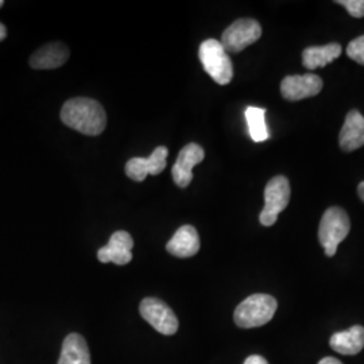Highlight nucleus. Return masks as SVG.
<instances>
[{"mask_svg": "<svg viewBox=\"0 0 364 364\" xmlns=\"http://www.w3.org/2000/svg\"><path fill=\"white\" fill-rule=\"evenodd\" d=\"M69 58V49L61 42H52L30 57V66L33 69H55L64 65Z\"/></svg>", "mask_w": 364, "mask_h": 364, "instance_id": "14", "label": "nucleus"}, {"mask_svg": "<svg viewBox=\"0 0 364 364\" xmlns=\"http://www.w3.org/2000/svg\"><path fill=\"white\" fill-rule=\"evenodd\" d=\"M323 90V80L317 75L287 76L281 82V93L289 102H299L318 95Z\"/></svg>", "mask_w": 364, "mask_h": 364, "instance_id": "8", "label": "nucleus"}, {"mask_svg": "<svg viewBox=\"0 0 364 364\" xmlns=\"http://www.w3.org/2000/svg\"><path fill=\"white\" fill-rule=\"evenodd\" d=\"M246 120H247L248 132L254 142H264L270 138L267 124H266V109L259 107H247L246 108Z\"/></svg>", "mask_w": 364, "mask_h": 364, "instance_id": "18", "label": "nucleus"}, {"mask_svg": "<svg viewBox=\"0 0 364 364\" xmlns=\"http://www.w3.org/2000/svg\"><path fill=\"white\" fill-rule=\"evenodd\" d=\"M347 55L358 64L364 65V36L350 42L347 46Z\"/></svg>", "mask_w": 364, "mask_h": 364, "instance_id": "19", "label": "nucleus"}, {"mask_svg": "<svg viewBox=\"0 0 364 364\" xmlns=\"http://www.w3.org/2000/svg\"><path fill=\"white\" fill-rule=\"evenodd\" d=\"M169 151L165 146H159L149 158H132L126 164V174L132 181L142 182L147 176H156L166 168Z\"/></svg>", "mask_w": 364, "mask_h": 364, "instance_id": "9", "label": "nucleus"}, {"mask_svg": "<svg viewBox=\"0 0 364 364\" xmlns=\"http://www.w3.org/2000/svg\"><path fill=\"white\" fill-rule=\"evenodd\" d=\"M338 4H341L353 18L364 16V0H338Z\"/></svg>", "mask_w": 364, "mask_h": 364, "instance_id": "20", "label": "nucleus"}, {"mask_svg": "<svg viewBox=\"0 0 364 364\" xmlns=\"http://www.w3.org/2000/svg\"><path fill=\"white\" fill-rule=\"evenodd\" d=\"M290 201V183L287 177L277 176L264 188V208L260 212L259 221L264 227H272L278 215L287 209Z\"/></svg>", "mask_w": 364, "mask_h": 364, "instance_id": "5", "label": "nucleus"}, {"mask_svg": "<svg viewBox=\"0 0 364 364\" xmlns=\"http://www.w3.org/2000/svg\"><path fill=\"white\" fill-rule=\"evenodd\" d=\"M358 193H359L360 198L364 201V181L359 183V186H358Z\"/></svg>", "mask_w": 364, "mask_h": 364, "instance_id": "24", "label": "nucleus"}, {"mask_svg": "<svg viewBox=\"0 0 364 364\" xmlns=\"http://www.w3.org/2000/svg\"><path fill=\"white\" fill-rule=\"evenodd\" d=\"M63 123L84 135H100L107 126L103 105L88 97L68 100L61 109Z\"/></svg>", "mask_w": 364, "mask_h": 364, "instance_id": "1", "label": "nucleus"}, {"mask_svg": "<svg viewBox=\"0 0 364 364\" xmlns=\"http://www.w3.org/2000/svg\"><path fill=\"white\" fill-rule=\"evenodd\" d=\"M338 142L344 151H355L364 146V117L359 111L348 112L340 131Z\"/></svg>", "mask_w": 364, "mask_h": 364, "instance_id": "13", "label": "nucleus"}, {"mask_svg": "<svg viewBox=\"0 0 364 364\" xmlns=\"http://www.w3.org/2000/svg\"><path fill=\"white\" fill-rule=\"evenodd\" d=\"M341 46L338 43H328L324 46H312L306 48L302 52V65L309 70L333 63L341 54Z\"/></svg>", "mask_w": 364, "mask_h": 364, "instance_id": "17", "label": "nucleus"}, {"mask_svg": "<svg viewBox=\"0 0 364 364\" xmlns=\"http://www.w3.org/2000/svg\"><path fill=\"white\" fill-rule=\"evenodd\" d=\"M329 344L332 350L341 355H358L364 348V328L353 326L347 331L336 332L332 335Z\"/></svg>", "mask_w": 364, "mask_h": 364, "instance_id": "15", "label": "nucleus"}, {"mask_svg": "<svg viewBox=\"0 0 364 364\" xmlns=\"http://www.w3.org/2000/svg\"><path fill=\"white\" fill-rule=\"evenodd\" d=\"M318 364H343L338 359H335V358H324L323 360H320Z\"/></svg>", "mask_w": 364, "mask_h": 364, "instance_id": "22", "label": "nucleus"}, {"mask_svg": "<svg viewBox=\"0 0 364 364\" xmlns=\"http://www.w3.org/2000/svg\"><path fill=\"white\" fill-rule=\"evenodd\" d=\"M278 302L269 294H252L235 309V324L240 328H258L267 324L277 312Z\"/></svg>", "mask_w": 364, "mask_h": 364, "instance_id": "2", "label": "nucleus"}, {"mask_svg": "<svg viewBox=\"0 0 364 364\" xmlns=\"http://www.w3.org/2000/svg\"><path fill=\"white\" fill-rule=\"evenodd\" d=\"M262 36V27L255 19H239L221 36L220 43L227 53H239L255 43Z\"/></svg>", "mask_w": 364, "mask_h": 364, "instance_id": "7", "label": "nucleus"}, {"mask_svg": "<svg viewBox=\"0 0 364 364\" xmlns=\"http://www.w3.org/2000/svg\"><path fill=\"white\" fill-rule=\"evenodd\" d=\"M200 61L204 70L219 85H227L234 77V66L228 53L224 50L220 41L207 39L200 45L198 49Z\"/></svg>", "mask_w": 364, "mask_h": 364, "instance_id": "3", "label": "nucleus"}, {"mask_svg": "<svg viewBox=\"0 0 364 364\" xmlns=\"http://www.w3.org/2000/svg\"><path fill=\"white\" fill-rule=\"evenodd\" d=\"M3 4H4V1H3V0H0V9H1V6H3Z\"/></svg>", "mask_w": 364, "mask_h": 364, "instance_id": "25", "label": "nucleus"}, {"mask_svg": "<svg viewBox=\"0 0 364 364\" xmlns=\"http://www.w3.org/2000/svg\"><path fill=\"white\" fill-rule=\"evenodd\" d=\"M139 312L144 320L162 335L171 336L178 331L180 323L176 313L162 299L154 297L144 299L139 305Z\"/></svg>", "mask_w": 364, "mask_h": 364, "instance_id": "6", "label": "nucleus"}, {"mask_svg": "<svg viewBox=\"0 0 364 364\" xmlns=\"http://www.w3.org/2000/svg\"><path fill=\"white\" fill-rule=\"evenodd\" d=\"M245 364H269V362L260 355H251L246 359Z\"/></svg>", "mask_w": 364, "mask_h": 364, "instance_id": "21", "label": "nucleus"}, {"mask_svg": "<svg viewBox=\"0 0 364 364\" xmlns=\"http://www.w3.org/2000/svg\"><path fill=\"white\" fill-rule=\"evenodd\" d=\"M58 364H91V353L85 338L78 333H70L63 343Z\"/></svg>", "mask_w": 364, "mask_h": 364, "instance_id": "16", "label": "nucleus"}, {"mask_svg": "<svg viewBox=\"0 0 364 364\" xmlns=\"http://www.w3.org/2000/svg\"><path fill=\"white\" fill-rule=\"evenodd\" d=\"M6 37H7V28H6L3 23H0V42L6 38Z\"/></svg>", "mask_w": 364, "mask_h": 364, "instance_id": "23", "label": "nucleus"}, {"mask_svg": "<svg viewBox=\"0 0 364 364\" xmlns=\"http://www.w3.org/2000/svg\"><path fill=\"white\" fill-rule=\"evenodd\" d=\"M168 252L177 258H191L200 251V236L193 225H182L166 245Z\"/></svg>", "mask_w": 364, "mask_h": 364, "instance_id": "12", "label": "nucleus"}, {"mask_svg": "<svg viewBox=\"0 0 364 364\" xmlns=\"http://www.w3.org/2000/svg\"><path fill=\"white\" fill-rule=\"evenodd\" d=\"M134 240L126 231H117L111 235L108 245L97 251V258L102 263H115L117 266H124L132 259Z\"/></svg>", "mask_w": 364, "mask_h": 364, "instance_id": "11", "label": "nucleus"}, {"mask_svg": "<svg viewBox=\"0 0 364 364\" xmlns=\"http://www.w3.org/2000/svg\"><path fill=\"white\" fill-rule=\"evenodd\" d=\"M204 149L197 144H186L180 154L174 166L171 168V176L177 186L186 188L193 180V168L204 161Z\"/></svg>", "mask_w": 364, "mask_h": 364, "instance_id": "10", "label": "nucleus"}, {"mask_svg": "<svg viewBox=\"0 0 364 364\" xmlns=\"http://www.w3.org/2000/svg\"><path fill=\"white\" fill-rule=\"evenodd\" d=\"M351 230V221L344 209L332 207L326 209L318 227V239L326 250V257H333L338 245L347 237Z\"/></svg>", "mask_w": 364, "mask_h": 364, "instance_id": "4", "label": "nucleus"}]
</instances>
